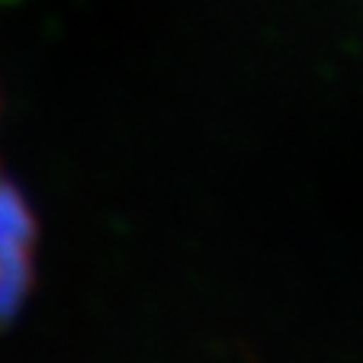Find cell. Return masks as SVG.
<instances>
[{
	"mask_svg": "<svg viewBox=\"0 0 363 363\" xmlns=\"http://www.w3.org/2000/svg\"><path fill=\"white\" fill-rule=\"evenodd\" d=\"M35 219L23 193L0 177V325L16 318L33 283Z\"/></svg>",
	"mask_w": 363,
	"mask_h": 363,
	"instance_id": "cell-1",
	"label": "cell"
}]
</instances>
